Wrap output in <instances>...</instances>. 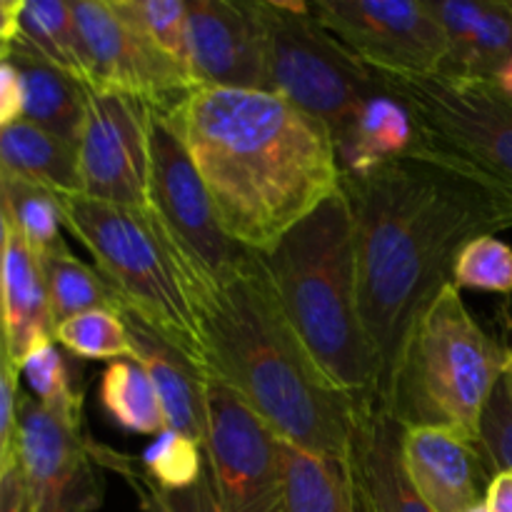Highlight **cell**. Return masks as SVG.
Masks as SVG:
<instances>
[{
	"mask_svg": "<svg viewBox=\"0 0 512 512\" xmlns=\"http://www.w3.org/2000/svg\"><path fill=\"white\" fill-rule=\"evenodd\" d=\"M205 370L228 385L285 443L345 460L355 398L335 388L285 315L263 255L198 298Z\"/></svg>",
	"mask_w": 512,
	"mask_h": 512,
	"instance_id": "3",
	"label": "cell"
},
{
	"mask_svg": "<svg viewBox=\"0 0 512 512\" xmlns=\"http://www.w3.org/2000/svg\"><path fill=\"white\" fill-rule=\"evenodd\" d=\"M143 468L165 493H178L200 480L205 470V450L185 435L165 430L143 453Z\"/></svg>",
	"mask_w": 512,
	"mask_h": 512,
	"instance_id": "32",
	"label": "cell"
},
{
	"mask_svg": "<svg viewBox=\"0 0 512 512\" xmlns=\"http://www.w3.org/2000/svg\"><path fill=\"white\" fill-rule=\"evenodd\" d=\"M23 118V85L8 60V43L0 45V128Z\"/></svg>",
	"mask_w": 512,
	"mask_h": 512,
	"instance_id": "37",
	"label": "cell"
},
{
	"mask_svg": "<svg viewBox=\"0 0 512 512\" xmlns=\"http://www.w3.org/2000/svg\"><path fill=\"white\" fill-rule=\"evenodd\" d=\"M0 175L75 195L80 193L78 148L20 118L0 128Z\"/></svg>",
	"mask_w": 512,
	"mask_h": 512,
	"instance_id": "23",
	"label": "cell"
},
{
	"mask_svg": "<svg viewBox=\"0 0 512 512\" xmlns=\"http://www.w3.org/2000/svg\"><path fill=\"white\" fill-rule=\"evenodd\" d=\"M18 380L0 360V470L18 460Z\"/></svg>",
	"mask_w": 512,
	"mask_h": 512,
	"instance_id": "35",
	"label": "cell"
},
{
	"mask_svg": "<svg viewBox=\"0 0 512 512\" xmlns=\"http://www.w3.org/2000/svg\"><path fill=\"white\" fill-rule=\"evenodd\" d=\"M55 343L83 360H135L123 315L110 310H93L55 325Z\"/></svg>",
	"mask_w": 512,
	"mask_h": 512,
	"instance_id": "29",
	"label": "cell"
},
{
	"mask_svg": "<svg viewBox=\"0 0 512 512\" xmlns=\"http://www.w3.org/2000/svg\"><path fill=\"white\" fill-rule=\"evenodd\" d=\"M0 193L8 208L13 233L33 250L38 258L68 253L63 233L58 193L25 180L0 175Z\"/></svg>",
	"mask_w": 512,
	"mask_h": 512,
	"instance_id": "26",
	"label": "cell"
},
{
	"mask_svg": "<svg viewBox=\"0 0 512 512\" xmlns=\"http://www.w3.org/2000/svg\"><path fill=\"white\" fill-rule=\"evenodd\" d=\"M3 45H5V43H3Z\"/></svg>",
	"mask_w": 512,
	"mask_h": 512,
	"instance_id": "48",
	"label": "cell"
},
{
	"mask_svg": "<svg viewBox=\"0 0 512 512\" xmlns=\"http://www.w3.org/2000/svg\"><path fill=\"white\" fill-rule=\"evenodd\" d=\"M5 350L10 370L20 378V363L45 340H55V323L50 313L48 285L38 255L13 233L3 268L0 293Z\"/></svg>",
	"mask_w": 512,
	"mask_h": 512,
	"instance_id": "20",
	"label": "cell"
},
{
	"mask_svg": "<svg viewBox=\"0 0 512 512\" xmlns=\"http://www.w3.org/2000/svg\"><path fill=\"white\" fill-rule=\"evenodd\" d=\"M458 288L512 293V248L498 235H483L463 248L453 268Z\"/></svg>",
	"mask_w": 512,
	"mask_h": 512,
	"instance_id": "33",
	"label": "cell"
},
{
	"mask_svg": "<svg viewBox=\"0 0 512 512\" xmlns=\"http://www.w3.org/2000/svg\"><path fill=\"white\" fill-rule=\"evenodd\" d=\"M493 83L498 85L500 90H503V93H508V95H512V58L508 60V63L503 65V68L498 70V73H495V78H493Z\"/></svg>",
	"mask_w": 512,
	"mask_h": 512,
	"instance_id": "43",
	"label": "cell"
},
{
	"mask_svg": "<svg viewBox=\"0 0 512 512\" xmlns=\"http://www.w3.org/2000/svg\"><path fill=\"white\" fill-rule=\"evenodd\" d=\"M95 458H98L100 465H110V468L120 470V473L128 478L130 488L135 490V495H138V500H140V510L143 512H173L170 510L168 500H165L163 488H160V485L155 483L148 473H145V468L135 470L133 463H130L128 458H118V455L108 453V450L98 448V445H95Z\"/></svg>",
	"mask_w": 512,
	"mask_h": 512,
	"instance_id": "36",
	"label": "cell"
},
{
	"mask_svg": "<svg viewBox=\"0 0 512 512\" xmlns=\"http://www.w3.org/2000/svg\"><path fill=\"white\" fill-rule=\"evenodd\" d=\"M353 498H355V493H353ZM355 512H365L363 508H360V503H358V500H355Z\"/></svg>",
	"mask_w": 512,
	"mask_h": 512,
	"instance_id": "46",
	"label": "cell"
},
{
	"mask_svg": "<svg viewBox=\"0 0 512 512\" xmlns=\"http://www.w3.org/2000/svg\"><path fill=\"white\" fill-rule=\"evenodd\" d=\"M505 385H508V393L512 398V345L510 348H505V375H503Z\"/></svg>",
	"mask_w": 512,
	"mask_h": 512,
	"instance_id": "44",
	"label": "cell"
},
{
	"mask_svg": "<svg viewBox=\"0 0 512 512\" xmlns=\"http://www.w3.org/2000/svg\"><path fill=\"white\" fill-rule=\"evenodd\" d=\"M148 210L193 278L195 305L210 288L228 283L250 255L220 225L183 135L160 108L150 113Z\"/></svg>",
	"mask_w": 512,
	"mask_h": 512,
	"instance_id": "9",
	"label": "cell"
},
{
	"mask_svg": "<svg viewBox=\"0 0 512 512\" xmlns=\"http://www.w3.org/2000/svg\"><path fill=\"white\" fill-rule=\"evenodd\" d=\"M0 360H3V365H5V368H8V373L13 375L15 380H18V375H15L13 370H10V363H8V353H5V340H3V333H0Z\"/></svg>",
	"mask_w": 512,
	"mask_h": 512,
	"instance_id": "45",
	"label": "cell"
},
{
	"mask_svg": "<svg viewBox=\"0 0 512 512\" xmlns=\"http://www.w3.org/2000/svg\"><path fill=\"white\" fill-rule=\"evenodd\" d=\"M508 5H510V10H512V0H508Z\"/></svg>",
	"mask_w": 512,
	"mask_h": 512,
	"instance_id": "47",
	"label": "cell"
},
{
	"mask_svg": "<svg viewBox=\"0 0 512 512\" xmlns=\"http://www.w3.org/2000/svg\"><path fill=\"white\" fill-rule=\"evenodd\" d=\"M115 8L148 38L153 48L190 73L188 0H115Z\"/></svg>",
	"mask_w": 512,
	"mask_h": 512,
	"instance_id": "30",
	"label": "cell"
},
{
	"mask_svg": "<svg viewBox=\"0 0 512 512\" xmlns=\"http://www.w3.org/2000/svg\"><path fill=\"white\" fill-rule=\"evenodd\" d=\"M485 510L512 512V473H495L485 493Z\"/></svg>",
	"mask_w": 512,
	"mask_h": 512,
	"instance_id": "40",
	"label": "cell"
},
{
	"mask_svg": "<svg viewBox=\"0 0 512 512\" xmlns=\"http://www.w3.org/2000/svg\"><path fill=\"white\" fill-rule=\"evenodd\" d=\"M480 453L493 475L512 473V398L505 380H500L483 413Z\"/></svg>",
	"mask_w": 512,
	"mask_h": 512,
	"instance_id": "34",
	"label": "cell"
},
{
	"mask_svg": "<svg viewBox=\"0 0 512 512\" xmlns=\"http://www.w3.org/2000/svg\"><path fill=\"white\" fill-rule=\"evenodd\" d=\"M23 0H0V45L13 43L18 33V13Z\"/></svg>",
	"mask_w": 512,
	"mask_h": 512,
	"instance_id": "41",
	"label": "cell"
},
{
	"mask_svg": "<svg viewBox=\"0 0 512 512\" xmlns=\"http://www.w3.org/2000/svg\"><path fill=\"white\" fill-rule=\"evenodd\" d=\"M260 255L325 378L355 400L378 398L380 368L360 318L353 210L343 188Z\"/></svg>",
	"mask_w": 512,
	"mask_h": 512,
	"instance_id": "4",
	"label": "cell"
},
{
	"mask_svg": "<svg viewBox=\"0 0 512 512\" xmlns=\"http://www.w3.org/2000/svg\"><path fill=\"white\" fill-rule=\"evenodd\" d=\"M0 512H30L28 485L18 460L0 470Z\"/></svg>",
	"mask_w": 512,
	"mask_h": 512,
	"instance_id": "39",
	"label": "cell"
},
{
	"mask_svg": "<svg viewBox=\"0 0 512 512\" xmlns=\"http://www.w3.org/2000/svg\"><path fill=\"white\" fill-rule=\"evenodd\" d=\"M340 188L353 210L360 318L383 400L410 328L453 283L465 245L512 228V195L425 153L343 175Z\"/></svg>",
	"mask_w": 512,
	"mask_h": 512,
	"instance_id": "1",
	"label": "cell"
},
{
	"mask_svg": "<svg viewBox=\"0 0 512 512\" xmlns=\"http://www.w3.org/2000/svg\"><path fill=\"white\" fill-rule=\"evenodd\" d=\"M70 8L88 58V88L135 95L153 108H173L198 88L188 70L148 43L115 0H70Z\"/></svg>",
	"mask_w": 512,
	"mask_h": 512,
	"instance_id": "14",
	"label": "cell"
},
{
	"mask_svg": "<svg viewBox=\"0 0 512 512\" xmlns=\"http://www.w3.org/2000/svg\"><path fill=\"white\" fill-rule=\"evenodd\" d=\"M43 265L45 285H48L50 313L53 323L60 325L75 315L93 313V310H110L120 313V303L103 275L90 265L80 263L68 253L38 258Z\"/></svg>",
	"mask_w": 512,
	"mask_h": 512,
	"instance_id": "28",
	"label": "cell"
},
{
	"mask_svg": "<svg viewBox=\"0 0 512 512\" xmlns=\"http://www.w3.org/2000/svg\"><path fill=\"white\" fill-rule=\"evenodd\" d=\"M445 38V78L493 80L512 58L508 0H425Z\"/></svg>",
	"mask_w": 512,
	"mask_h": 512,
	"instance_id": "19",
	"label": "cell"
},
{
	"mask_svg": "<svg viewBox=\"0 0 512 512\" xmlns=\"http://www.w3.org/2000/svg\"><path fill=\"white\" fill-rule=\"evenodd\" d=\"M18 463L30 512H95L103 505V475L80 410H50L20 395Z\"/></svg>",
	"mask_w": 512,
	"mask_h": 512,
	"instance_id": "11",
	"label": "cell"
},
{
	"mask_svg": "<svg viewBox=\"0 0 512 512\" xmlns=\"http://www.w3.org/2000/svg\"><path fill=\"white\" fill-rule=\"evenodd\" d=\"M150 113L153 105L135 95L88 88L78 138L80 195L148 208Z\"/></svg>",
	"mask_w": 512,
	"mask_h": 512,
	"instance_id": "12",
	"label": "cell"
},
{
	"mask_svg": "<svg viewBox=\"0 0 512 512\" xmlns=\"http://www.w3.org/2000/svg\"><path fill=\"white\" fill-rule=\"evenodd\" d=\"M15 43L25 45L83 85H90L88 58L70 0H23Z\"/></svg>",
	"mask_w": 512,
	"mask_h": 512,
	"instance_id": "24",
	"label": "cell"
},
{
	"mask_svg": "<svg viewBox=\"0 0 512 512\" xmlns=\"http://www.w3.org/2000/svg\"><path fill=\"white\" fill-rule=\"evenodd\" d=\"M403 463L430 512H473L485 505L488 465L478 445L445 428H413L403 435Z\"/></svg>",
	"mask_w": 512,
	"mask_h": 512,
	"instance_id": "17",
	"label": "cell"
},
{
	"mask_svg": "<svg viewBox=\"0 0 512 512\" xmlns=\"http://www.w3.org/2000/svg\"><path fill=\"white\" fill-rule=\"evenodd\" d=\"M318 23L373 70L438 73L445 38L425 0H310Z\"/></svg>",
	"mask_w": 512,
	"mask_h": 512,
	"instance_id": "13",
	"label": "cell"
},
{
	"mask_svg": "<svg viewBox=\"0 0 512 512\" xmlns=\"http://www.w3.org/2000/svg\"><path fill=\"white\" fill-rule=\"evenodd\" d=\"M343 175L365 173L395 158L418 153V130L408 108L393 95H370L348 133L335 143Z\"/></svg>",
	"mask_w": 512,
	"mask_h": 512,
	"instance_id": "22",
	"label": "cell"
},
{
	"mask_svg": "<svg viewBox=\"0 0 512 512\" xmlns=\"http://www.w3.org/2000/svg\"><path fill=\"white\" fill-rule=\"evenodd\" d=\"M8 60L15 65L23 85V120L78 145L85 120L88 85L50 65L20 43H8Z\"/></svg>",
	"mask_w": 512,
	"mask_h": 512,
	"instance_id": "21",
	"label": "cell"
},
{
	"mask_svg": "<svg viewBox=\"0 0 512 512\" xmlns=\"http://www.w3.org/2000/svg\"><path fill=\"white\" fill-rule=\"evenodd\" d=\"M188 55L198 88L270 93L268 48L255 0H188Z\"/></svg>",
	"mask_w": 512,
	"mask_h": 512,
	"instance_id": "15",
	"label": "cell"
},
{
	"mask_svg": "<svg viewBox=\"0 0 512 512\" xmlns=\"http://www.w3.org/2000/svg\"><path fill=\"white\" fill-rule=\"evenodd\" d=\"M165 500H168L170 510L173 512H223L218 505V498H215L213 493L208 465H205L198 483L190 485V488L185 490H178V493H165Z\"/></svg>",
	"mask_w": 512,
	"mask_h": 512,
	"instance_id": "38",
	"label": "cell"
},
{
	"mask_svg": "<svg viewBox=\"0 0 512 512\" xmlns=\"http://www.w3.org/2000/svg\"><path fill=\"white\" fill-rule=\"evenodd\" d=\"M63 228L93 255L95 270L130 310L205 370L195 283L148 208H125L88 195H58ZM208 373V370H205Z\"/></svg>",
	"mask_w": 512,
	"mask_h": 512,
	"instance_id": "6",
	"label": "cell"
},
{
	"mask_svg": "<svg viewBox=\"0 0 512 512\" xmlns=\"http://www.w3.org/2000/svg\"><path fill=\"white\" fill-rule=\"evenodd\" d=\"M370 75L408 108L418 153L483 175L512 195V95L493 80L373 68Z\"/></svg>",
	"mask_w": 512,
	"mask_h": 512,
	"instance_id": "7",
	"label": "cell"
},
{
	"mask_svg": "<svg viewBox=\"0 0 512 512\" xmlns=\"http://www.w3.org/2000/svg\"><path fill=\"white\" fill-rule=\"evenodd\" d=\"M405 428L378 398L355 400L348 468L365 512H430L403 463Z\"/></svg>",
	"mask_w": 512,
	"mask_h": 512,
	"instance_id": "16",
	"label": "cell"
},
{
	"mask_svg": "<svg viewBox=\"0 0 512 512\" xmlns=\"http://www.w3.org/2000/svg\"><path fill=\"white\" fill-rule=\"evenodd\" d=\"M268 48L270 93L328 125L338 143L370 95L368 65L350 55L313 15L310 3L255 0Z\"/></svg>",
	"mask_w": 512,
	"mask_h": 512,
	"instance_id": "8",
	"label": "cell"
},
{
	"mask_svg": "<svg viewBox=\"0 0 512 512\" xmlns=\"http://www.w3.org/2000/svg\"><path fill=\"white\" fill-rule=\"evenodd\" d=\"M505 375L500 348L470 315L455 283L420 313L380 403L405 430L445 428L480 448V423Z\"/></svg>",
	"mask_w": 512,
	"mask_h": 512,
	"instance_id": "5",
	"label": "cell"
},
{
	"mask_svg": "<svg viewBox=\"0 0 512 512\" xmlns=\"http://www.w3.org/2000/svg\"><path fill=\"white\" fill-rule=\"evenodd\" d=\"M20 375L28 380L30 395L50 410H83V395L70 378L68 363L55 340H45L20 363Z\"/></svg>",
	"mask_w": 512,
	"mask_h": 512,
	"instance_id": "31",
	"label": "cell"
},
{
	"mask_svg": "<svg viewBox=\"0 0 512 512\" xmlns=\"http://www.w3.org/2000/svg\"><path fill=\"white\" fill-rule=\"evenodd\" d=\"M135 348V360L145 368L160 405L165 425L205 450L208 443V373L183 350L150 328L130 310H120Z\"/></svg>",
	"mask_w": 512,
	"mask_h": 512,
	"instance_id": "18",
	"label": "cell"
},
{
	"mask_svg": "<svg viewBox=\"0 0 512 512\" xmlns=\"http://www.w3.org/2000/svg\"><path fill=\"white\" fill-rule=\"evenodd\" d=\"M160 110L183 135L220 225L243 248L268 253L340 193L343 168L328 125L280 95L193 88Z\"/></svg>",
	"mask_w": 512,
	"mask_h": 512,
	"instance_id": "2",
	"label": "cell"
},
{
	"mask_svg": "<svg viewBox=\"0 0 512 512\" xmlns=\"http://www.w3.org/2000/svg\"><path fill=\"white\" fill-rule=\"evenodd\" d=\"M10 238H13V225H10L8 208H5L3 193H0V293H3V268H5V255H8V248H10ZM0 333H3V320H0ZM5 353H8V350H5Z\"/></svg>",
	"mask_w": 512,
	"mask_h": 512,
	"instance_id": "42",
	"label": "cell"
},
{
	"mask_svg": "<svg viewBox=\"0 0 512 512\" xmlns=\"http://www.w3.org/2000/svg\"><path fill=\"white\" fill-rule=\"evenodd\" d=\"M100 400L110 418L140 435L168 430L163 405L138 360H115L100 380Z\"/></svg>",
	"mask_w": 512,
	"mask_h": 512,
	"instance_id": "27",
	"label": "cell"
},
{
	"mask_svg": "<svg viewBox=\"0 0 512 512\" xmlns=\"http://www.w3.org/2000/svg\"><path fill=\"white\" fill-rule=\"evenodd\" d=\"M205 465L223 512H288L283 438L213 375Z\"/></svg>",
	"mask_w": 512,
	"mask_h": 512,
	"instance_id": "10",
	"label": "cell"
},
{
	"mask_svg": "<svg viewBox=\"0 0 512 512\" xmlns=\"http://www.w3.org/2000/svg\"><path fill=\"white\" fill-rule=\"evenodd\" d=\"M288 512H355L348 458H318L283 440Z\"/></svg>",
	"mask_w": 512,
	"mask_h": 512,
	"instance_id": "25",
	"label": "cell"
}]
</instances>
